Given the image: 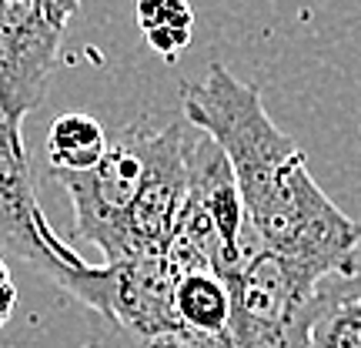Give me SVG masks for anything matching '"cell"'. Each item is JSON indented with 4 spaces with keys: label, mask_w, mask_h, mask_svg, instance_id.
<instances>
[{
    "label": "cell",
    "mask_w": 361,
    "mask_h": 348,
    "mask_svg": "<svg viewBox=\"0 0 361 348\" xmlns=\"http://www.w3.org/2000/svg\"><path fill=\"white\" fill-rule=\"evenodd\" d=\"M13 305H17V288H13L11 271H7L4 258H0V325H4L7 318H11Z\"/></svg>",
    "instance_id": "11"
},
{
    "label": "cell",
    "mask_w": 361,
    "mask_h": 348,
    "mask_svg": "<svg viewBox=\"0 0 361 348\" xmlns=\"http://www.w3.org/2000/svg\"><path fill=\"white\" fill-rule=\"evenodd\" d=\"M184 121L204 131L231 161L255 238L264 251L328 278L355 265L361 221L345 215L311 178L308 157L274 121L258 84L211 64L184 84Z\"/></svg>",
    "instance_id": "1"
},
{
    "label": "cell",
    "mask_w": 361,
    "mask_h": 348,
    "mask_svg": "<svg viewBox=\"0 0 361 348\" xmlns=\"http://www.w3.org/2000/svg\"><path fill=\"white\" fill-rule=\"evenodd\" d=\"M288 348H361V268L331 271L318 282Z\"/></svg>",
    "instance_id": "6"
},
{
    "label": "cell",
    "mask_w": 361,
    "mask_h": 348,
    "mask_svg": "<svg viewBox=\"0 0 361 348\" xmlns=\"http://www.w3.org/2000/svg\"><path fill=\"white\" fill-rule=\"evenodd\" d=\"M0 248L24 261L30 271L51 278L57 288L78 301H87V292L101 265H87L64 238H57L40 211L34 174L27 161L20 131L0 114Z\"/></svg>",
    "instance_id": "3"
},
{
    "label": "cell",
    "mask_w": 361,
    "mask_h": 348,
    "mask_svg": "<svg viewBox=\"0 0 361 348\" xmlns=\"http://www.w3.org/2000/svg\"><path fill=\"white\" fill-rule=\"evenodd\" d=\"M78 348H207V345H197V342H191L184 335L144 338V335H134V332H124V328H107L104 335L90 338V342H84Z\"/></svg>",
    "instance_id": "10"
},
{
    "label": "cell",
    "mask_w": 361,
    "mask_h": 348,
    "mask_svg": "<svg viewBox=\"0 0 361 348\" xmlns=\"http://www.w3.org/2000/svg\"><path fill=\"white\" fill-rule=\"evenodd\" d=\"M161 128L164 124L141 117L107 141V151L97 161V168L80 174H54L74 208V234L101 248L104 265L117 261L121 232L147 184Z\"/></svg>",
    "instance_id": "2"
},
{
    "label": "cell",
    "mask_w": 361,
    "mask_h": 348,
    "mask_svg": "<svg viewBox=\"0 0 361 348\" xmlns=\"http://www.w3.org/2000/svg\"><path fill=\"white\" fill-rule=\"evenodd\" d=\"M137 24L144 40L164 61H174L194 37V13L180 0H144L137 4Z\"/></svg>",
    "instance_id": "9"
},
{
    "label": "cell",
    "mask_w": 361,
    "mask_h": 348,
    "mask_svg": "<svg viewBox=\"0 0 361 348\" xmlns=\"http://www.w3.org/2000/svg\"><path fill=\"white\" fill-rule=\"evenodd\" d=\"M174 268V265H171ZM174 311L180 335L207 348L231 345V288L218 271H174Z\"/></svg>",
    "instance_id": "7"
},
{
    "label": "cell",
    "mask_w": 361,
    "mask_h": 348,
    "mask_svg": "<svg viewBox=\"0 0 361 348\" xmlns=\"http://www.w3.org/2000/svg\"><path fill=\"white\" fill-rule=\"evenodd\" d=\"M174 288L178 275L171 268L168 255H137L117 265H101L90 308L104 315L111 328H124L134 335H180Z\"/></svg>",
    "instance_id": "5"
},
{
    "label": "cell",
    "mask_w": 361,
    "mask_h": 348,
    "mask_svg": "<svg viewBox=\"0 0 361 348\" xmlns=\"http://www.w3.org/2000/svg\"><path fill=\"white\" fill-rule=\"evenodd\" d=\"M107 134L90 114H64L47 131V168L51 174H80L97 168L107 151Z\"/></svg>",
    "instance_id": "8"
},
{
    "label": "cell",
    "mask_w": 361,
    "mask_h": 348,
    "mask_svg": "<svg viewBox=\"0 0 361 348\" xmlns=\"http://www.w3.org/2000/svg\"><path fill=\"white\" fill-rule=\"evenodd\" d=\"M74 0H0V114L20 131L44 101Z\"/></svg>",
    "instance_id": "4"
}]
</instances>
